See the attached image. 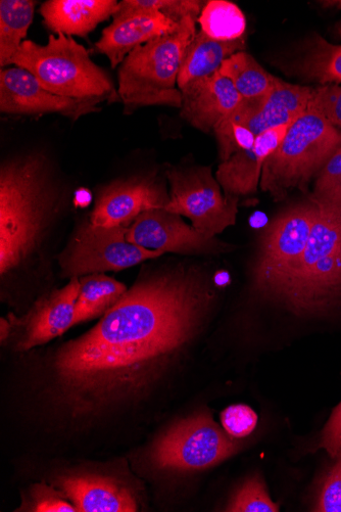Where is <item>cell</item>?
Instances as JSON below:
<instances>
[{
    "label": "cell",
    "instance_id": "obj_1",
    "mask_svg": "<svg viewBox=\"0 0 341 512\" xmlns=\"http://www.w3.org/2000/svg\"><path fill=\"white\" fill-rule=\"evenodd\" d=\"M213 300L210 283L194 268L143 267L92 329L48 356L47 377L60 404L82 418L137 400L196 339Z\"/></svg>",
    "mask_w": 341,
    "mask_h": 512
},
{
    "label": "cell",
    "instance_id": "obj_35",
    "mask_svg": "<svg viewBox=\"0 0 341 512\" xmlns=\"http://www.w3.org/2000/svg\"><path fill=\"white\" fill-rule=\"evenodd\" d=\"M326 6H331V7H335L337 8L338 10H341V2H325L324 3ZM338 31L341 35V23L340 25L338 26Z\"/></svg>",
    "mask_w": 341,
    "mask_h": 512
},
{
    "label": "cell",
    "instance_id": "obj_13",
    "mask_svg": "<svg viewBox=\"0 0 341 512\" xmlns=\"http://www.w3.org/2000/svg\"><path fill=\"white\" fill-rule=\"evenodd\" d=\"M80 290L79 277H73L62 289L40 297L20 317L10 315L8 339L16 352H27L63 336L74 325L75 307Z\"/></svg>",
    "mask_w": 341,
    "mask_h": 512
},
{
    "label": "cell",
    "instance_id": "obj_28",
    "mask_svg": "<svg viewBox=\"0 0 341 512\" xmlns=\"http://www.w3.org/2000/svg\"><path fill=\"white\" fill-rule=\"evenodd\" d=\"M226 511L277 512L279 506L271 499L262 479L255 476L238 489Z\"/></svg>",
    "mask_w": 341,
    "mask_h": 512
},
{
    "label": "cell",
    "instance_id": "obj_25",
    "mask_svg": "<svg viewBox=\"0 0 341 512\" xmlns=\"http://www.w3.org/2000/svg\"><path fill=\"white\" fill-rule=\"evenodd\" d=\"M201 30L211 38L232 41L245 37L247 20L242 11L226 0H212L198 19Z\"/></svg>",
    "mask_w": 341,
    "mask_h": 512
},
{
    "label": "cell",
    "instance_id": "obj_20",
    "mask_svg": "<svg viewBox=\"0 0 341 512\" xmlns=\"http://www.w3.org/2000/svg\"><path fill=\"white\" fill-rule=\"evenodd\" d=\"M178 24L163 15L113 20L103 30L102 37L95 42L94 48L97 53L105 55L111 67L116 69L138 46L175 30Z\"/></svg>",
    "mask_w": 341,
    "mask_h": 512
},
{
    "label": "cell",
    "instance_id": "obj_4",
    "mask_svg": "<svg viewBox=\"0 0 341 512\" xmlns=\"http://www.w3.org/2000/svg\"><path fill=\"white\" fill-rule=\"evenodd\" d=\"M314 203L307 248L272 296L301 314L323 311L341 298V210Z\"/></svg>",
    "mask_w": 341,
    "mask_h": 512
},
{
    "label": "cell",
    "instance_id": "obj_12",
    "mask_svg": "<svg viewBox=\"0 0 341 512\" xmlns=\"http://www.w3.org/2000/svg\"><path fill=\"white\" fill-rule=\"evenodd\" d=\"M127 240L146 250L186 256L218 255L233 247L201 234L180 215L165 208L140 214L127 227Z\"/></svg>",
    "mask_w": 341,
    "mask_h": 512
},
{
    "label": "cell",
    "instance_id": "obj_3",
    "mask_svg": "<svg viewBox=\"0 0 341 512\" xmlns=\"http://www.w3.org/2000/svg\"><path fill=\"white\" fill-rule=\"evenodd\" d=\"M198 18L188 16L177 28L146 42L131 52L121 64L118 96L125 113L140 107L181 108L178 74L188 44L197 35Z\"/></svg>",
    "mask_w": 341,
    "mask_h": 512
},
{
    "label": "cell",
    "instance_id": "obj_2",
    "mask_svg": "<svg viewBox=\"0 0 341 512\" xmlns=\"http://www.w3.org/2000/svg\"><path fill=\"white\" fill-rule=\"evenodd\" d=\"M59 197L47 159L25 154L0 167V276L5 279L38 264Z\"/></svg>",
    "mask_w": 341,
    "mask_h": 512
},
{
    "label": "cell",
    "instance_id": "obj_16",
    "mask_svg": "<svg viewBox=\"0 0 341 512\" xmlns=\"http://www.w3.org/2000/svg\"><path fill=\"white\" fill-rule=\"evenodd\" d=\"M180 117L193 128L210 133L242 104L232 82L219 71L180 89Z\"/></svg>",
    "mask_w": 341,
    "mask_h": 512
},
{
    "label": "cell",
    "instance_id": "obj_31",
    "mask_svg": "<svg viewBox=\"0 0 341 512\" xmlns=\"http://www.w3.org/2000/svg\"><path fill=\"white\" fill-rule=\"evenodd\" d=\"M221 422L230 437L245 438L256 429L258 415L247 405H232L222 412Z\"/></svg>",
    "mask_w": 341,
    "mask_h": 512
},
{
    "label": "cell",
    "instance_id": "obj_32",
    "mask_svg": "<svg viewBox=\"0 0 341 512\" xmlns=\"http://www.w3.org/2000/svg\"><path fill=\"white\" fill-rule=\"evenodd\" d=\"M324 477L314 511L341 512V452Z\"/></svg>",
    "mask_w": 341,
    "mask_h": 512
},
{
    "label": "cell",
    "instance_id": "obj_23",
    "mask_svg": "<svg viewBox=\"0 0 341 512\" xmlns=\"http://www.w3.org/2000/svg\"><path fill=\"white\" fill-rule=\"evenodd\" d=\"M219 72L232 82L240 97L247 101L267 97L279 81L246 52L228 58Z\"/></svg>",
    "mask_w": 341,
    "mask_h": 512
},
{
    "label": "cell",
    "instance_id": "obj_19",
    "mask_svg": "<svg viewBox=\"0 0 341 512\" xmlns=\"http://www.w3.org/2000/svg\"><path fill=\"white\" fill-rule=\"evenodd\" d=\"M117 0H47L39 8L43 25L55 35L86 37L114 17Z\"/></svg>",
    "mask_w": 341,
    "mask_h": 512
},
{
    "label": "cell",
    "instance_id": "obj_15",
    "mask_svg": "<svg viewBox=\"0 0 341 512\" xmlns=\"http://www.w3.org/2000/svg\"><path fill=\"white\" fill-rule=\"evenodd\" d=\"M313 99V88L279 79L267 97L243 100L228 119L257 138L272 128L294 123L310 108Z\"/></svg>",
    "mask_w": 341,
    "mask_h": 512
},
{
    "label": "cell",
    "instance_id": "obj_22",
    "mask_svg": "<svg viewBox=\"0 0 341 512\" xmlns=\"http://www.w3.org/2000/svg\"><path fill=\"white\" fill-rule=\"evenodd\" d=\"M79 281L74 325L102 317L128 290L124 284L105 273L85 275Z\"/></svg>",
    "mask_w": 341,
    "mask_h": 512
},
{
    "label": "cell",
    "instance_id": "obj_9",
    "mask_svg": "<svg viewBox=\"0 0 341 512\" xmlns=\"http://www.w3.org/2000/svg\"><path fill=\"white\" fill-rule=\"evenodd\" d=\"M317 206L311 200L291 206L267 226L254 266V282L273 296L299 264L309 242Z\"/></svg>",
    "mask_w": 341,
    "mask_h": 512
},
{
    "label": "cell",
    "instance_id": "obj_10",
    "mask_svg": "<svg viewBox=\"0 0 341 512\" xmlns=\"http://www.w3.org/2000/svg\"><path fill=\"white\" fill-rule=\"evenodd\" d=\"M226 432L206 412L191 415L169 429L151 453L157 468L175 472L205 470L238 450Z\"/></svg>",
    "mask_w": 341,
    "mask_h": 512
},
{
    "label": "cell",
    "instance_id": "obj_34",
    "mask_svg": "<svg viewBox=\"0 0 341 512\" xmlns=\"http://www.w3.org/2000/svg\"><path fill=\"white\" fill-rule=\"evenodd\" d=\"M318 449H324L332 459L341 452V402L322 431Z\"/></svg>",
    "mask_w": 341,
    "mask_h": 512
},
{
    "label": "cell",
    "instance_id": "obj_27",
    "mask_svg": "<svg viewBox=\"0 0 341 512\" xmlns=\"http://www.w3.org/2000/svg\"><path fill=\"white\" fill-rule=\"evenodd\" d=\"M303 74L322 85L341 83V45L317 35L301 65Z\"/></svg>",
    "mask_w": 341,
    "mask_h": 512
},
{
    "label": "cell",
    "instance_id": "obj_29",
    "mask_svg": "<svg viewBox=\"0 0 341 512\" xmlns=\"http://www.w3.org/2000/svg\"><path fill=\"white\" fill-rule=\"evenodd\" d=\"M312 201L341 210V145L320 170Z\"/></svg>",
    "mask_w": 341,
    "mask_h": 512
},
{
    "label": "cell",
    "instance_id": "obj_14",
    "mask_svg": "<svg viewBox=\"0 0 341 512\" xmlns=\"http://www.w3.org/2000/svg\"><path fill=\"white\" fill-rule=\"evenodd\" d=\"M169 200L165 183L155 174L121 178L104 186L88 219L97 226L128 227L143 212L166 208Z\"/></svg>",
    "mask_w": 341,
    "mask_h": 512
},
{
    "label": "cell",
    "instance_id": "obj_18",
    "mask_svg": "<svg viewBox=\"0 0 341 512\" xmlns=\"http://www.w3.org/2000/svg\"><path fill=\"white\" fill-rule=\"evenodd\" d=\"M55 486L75 505L78 512H135L134 494L119 481L97 475H70L57 479Z\"/></svg>",
    "mask_w": 341,
    "mask_h": 512
},
{
    "label": "cell",
    "instance_id": "obj_11",
    "mask_svg": "<svg viewBox=\"0 0 341 512\" xmlns=\"http://www.w3.org/2000/svg\"><path fill=\"white\" fill-rule=\"evenodd\" d=\"M109 98L73 99L44 89L27 70L13 66L0 70V112L8 115L37 116L60 114L72 121L100 112Z\"/></svg>",
    "mask_w": 341,
    "mask_h": 512
},
{
    "label": "cell",
    "instance_id": "obj_33",
    "mask_svg": "<svg viewBox=\"0 0 341 512\" xmlns=\"http://www.w3.org/2000/svg\"><path fill=\"white\" fill-rule=\"evenodd\" d=\"M311 106L341 133V86L327 84L317 87Z\"/></svg>",
    "mask_w": 341,
    "mask_h": 512
},
{
    "label": "cell",
    "instance_id": "obj_17",
    "mask_svg": "<svg viewBox=\"0 0 341 512\" xmlns=\"http://www.w3.org/2000/svg\"><path fill=\"white\" fill-rule=\"evenodd\" d=\"M289 127L284 125L264 132L251 149L221 162L216 178L226 197L240 200L258 192L264 165L283 141Z\"/></svg>",
    "mask_w": 341,
    "mask_h": 512
},
{
    "label": "cell",
    "instance_id": "obj_24",
    "mask_svg": "<svg viewBox=\"0 0 341 512\" xmlns=\"http://www.w3.org/2000/svg\"><path fill=\"white\" fill-rule=\"evenodd\" d=\"M36 5L33 0L0 2V67L11 66L33 23Z\"/></svg>",
    "mask_w": 341,
    "mask_h": 512
},
{
    "label": "cell",
    "instance_id": "obj_8",
    "mask_svg": "<svg viewBox=\"0 0 341 512\" xmlns=\"http://www.w3.org/2000/svg\"><path fill=\"white\" fill-rule=\"evenodd\" d=\"M166 210L188 218L201 234L216 238L236 224L240 200L224 195L210 166L173 167Z\"/></svg>",
    "mask_w": 341,
    "mask_h": 512
},
{
    "label": "cell",
    "instance_id": "obj_5",
    "mask_svg": "<svg viewBox=\"0 0 341 512\" xmlns=\"http://www.w3.org/2000/svg\"><path fill=\"white\" fill-rule=\"evenodd\" d=\"M11 65L27 70L44 89L58 96L110 100L116 96L110 75L71 36L53 34L45 45L25 40Z\"/></svg>",
    "mask_w": 341,
    "mask_h": 512
},
{
    "label": "cell",
    "instance_id": "obj_7",
    "mask_svg": "<svg viewBox=\"0 0 341 512\" xmlns=\"http://www.w3.org/2000/svg\"><path fill=\"white\" fill-rule=\"evenodd\" d=\"M126 234L125 226H97L89 219L81 222L58 256L62 276L119 272L165 255L130 243Z\"/></svg>",
    "mask_w": 341,
    "mask_h": 512
},
{
    "label": "cell",
    "instance_id": "obj_21",
    "mask_svg": "<svg viewBox=\"0 0 341 512\" xmlns=\"http://www.w3.org/2000/svg\"><path fill=\"white\" fill-rule=\"evenodd\" d=\"M245 50V37L220 41L211 38L202 30L198 31L185 50L178 74V88L215 74L228 58Z\"/></svg>",
    "mask_w": 341,
    "mask_h": 512
},
{
    "label": "cell",
    "instance_id": "obj_30",
    "mask_svg": "<svg viewBox=\"0 0 341 512\" xmlns=\"http://www.w3.org/2000/svg\"><path fill=\"white\" fill-rule=\"evenodd\" d=\"M24 509L33 512H78L62 491L43 483L30 489L29 503Z\"/></svg>",
    "mask_w": 341,
    "mask_h": 512
},
{
    "label": "cell",
    "instance_id": "obj_6",
    "mask_svg": "<svg viewBox=\"0 0 341 512\" xmlns=\"http://www.w3.org/2000/svg\"><path fill=\"white\" fill-rule=\"evenodd\" d=\"M312 104V103H311ZM341 145V133L312 106L288 128L267 159L260 186L276 202L292 190H304Z\"/></svg>",
    "mask_w": 341,
    "mask_h": 512
},
{
    "label": "cell",
    "instance_id": "obj_26",
    "mask_svg": "<svg viewBox=\"0 0 341 512\" xmlns=\"http://www.w3.org/2000/svg\"><path fill=\"white\" fill-rule=\"evenodd\" d=\"M206 4L200 0H123L119 3L113 20L163 15L179 23L188 16L199 19Z\"/></svg>",
    "mask_w": 341,
    "mask_h": 512
}]
</instances>
